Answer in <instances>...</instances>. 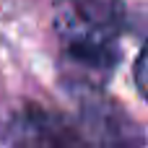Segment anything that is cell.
<instances>
[{
	"instance_id": "obj_1",
	"label": "cell",
	"mask_w": 148,
	"mask_h": 148,
	"mask_svg": "<svg viewBox=\"0 0 148 148\" xmlns=\"http://www.w3.org/2000/svg\"><path fill=\"white\" fill-rule=\"evenodd\" d=\"M122 0H57L55 31L65 60L78 70V88H101L117 62L125 34Z\"/></svg>"
},
{
	"instance_id": "obj_2",
	"label": "cell",
	"mask_w": 148,
	"mask_h": 148,
	"mask_svg": "<svg viewBox=\"0 0 148 148\" xmlns=\"http://www.w3.org/2000/svg\"><path fill=\"white\" fill-rule=\"evenodd\" d=\"M70 130L86 148H146L143 125L101 88H81Z\"/></svg>"
},
{
	"instance_id": "obj_3",
	"label": "cell",
	"mask_w": 148,
	"mask_h": 148,
	"mask_svg": "<svg viewBox=\"0 0 148 148\" xmlns=\"http://www.w3.org/2000/svg\"><path fill=\"white\" fill-rule=\"evenodd\" d=\"M8 148H75V135L65 120L29 104L8 127Z\"/></svg>"
},
{
	"instance_id": "obj_4",
	"label": "cell",
	"mask_w": 148,
	"mask_h": 148,
	"mask_svg": "<svg viewBox=\"0 0 148 148\" xmlns=\"http://www.w3.org/2000/svg\"><path fill=\"white\" fill-rule=\"evenodd\" d=\"M143 55H146V52H140V55H138V62H135V75H138V91H140V94H143V86H146V81H143V68H146V65H143V60H146V57H143Z\"/></svg>"
}]
</instances>
